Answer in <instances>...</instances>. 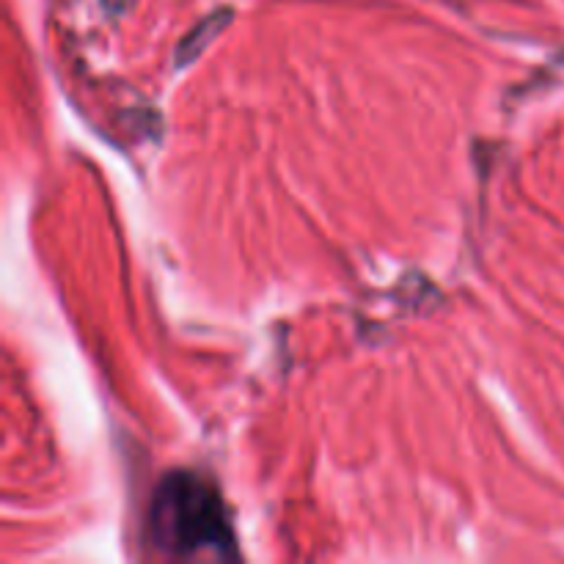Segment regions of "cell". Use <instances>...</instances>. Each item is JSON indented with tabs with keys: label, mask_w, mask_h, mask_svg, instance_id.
Wrapping results in <instances>:
<instances>
[{
	"label": "cell",
	"mask_w": 564,
	"mask_h": 564,
	"mask_svg": "<svg viewBox=\"0 0 564 564\" xmlns=\"http://www.w3.org/2000/svg\"><path fill=\"white\" fill-rule=\"evenodd\" d=\"M152 532L158 545L187 554L198 549L220 551L231 543L218 496L193 474H171L152 505Z\"/></svg>",
	"instance_id": "1"
}]
</instances>
